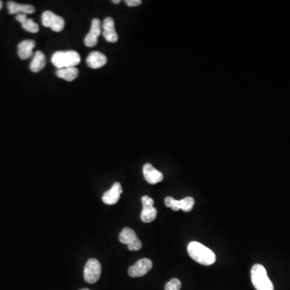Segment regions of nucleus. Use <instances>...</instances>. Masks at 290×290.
Masks as SVG:
<instances>
[{
	"mask_svg": "<svg viewBox=\"0 0 290 290\" xmlns=\"http://www.w3.org/2000/svg\"><path fill=\"white\" fill-rule=\"evenodd\" d=\"M187 251L191 258L200 265L210 266L216 261L214 252L198 242H191Z\"/></svg>",
	"mask_w": 290,
	"mask_h": 290,
	"instance_id": "nucleus-1",
	"label": "nucleus"
},
{
	"mask_svg": "<svg viewBox=\"0 0 290 290\" xmlns=\"http://www.w3.org/2000/svg\"><path fill=\"white\" fill-rule=\"evenodd\" d=\"M53 66L58 69L76 67L81 62V57L78 52L74 50L57 51L53 53L51 58Z\"/></svg>",
	"mask_w": 290,
	"mask_h": 290,
	"instance_id": "nucleus-2",
	"label": "nucleus"
},
{
	"mask_svg": "<svg viewBox=\"0 0 290 290\" xmlns=\"http://www.w3.org/2000/svg\"><path fill=\"white\" fill-rule=\"evenodd\" d=\"M252 282L256 290H274L271 280L268 277L267 271L263 265H255L251 270Z\"/></svg>",
	"mask_w": 290,
	"mask_h": 290,
	"instance_id": "nucleus-3",
	"label": "nucleus"
},
{
	"mask_svg": "<svg viewBox=\"0 0 290 290\" xmlns=\"http://www.w3.org/2000/svg\"><path fill=\"white\" fill-rule=\"evenodd\" d=\"M119 241L127 245L130 251H139L142 248V243L137 237L136 232L129 227L123 228L119 234Z\"/></svg>",
	"mask_w": 290,
	"mask_h": 290,
	"instance_id": "nucleus-4",
	"label": "nucleus"
},
{
	"mask_svg": "<svg viewBox=\"0 0 290 290\" xmlns=\"http://www.w3.org/2000/svg\"><path fill=\"white\" fill-rule=\"evenodd\" d=\"M102 273V266L99 261L95 258L87 261L84 269V279L89 284H94L99 280Z\"/></svg>",
	"mask_w": 290,
	"mask_h": 290,
	"instance_id": "nucleus-5",
	"label": "nucleus"
},
{
	"mask_svg": "<svg viewBox=\"0 0 290 290\" xmlns=\"http://www.w3.org/2000/svg\"><path fill=\"white\" fill-rule=\"evenodd\" d=\"M43 25L46 28H50L54 32H62L65 28V20L60 15H56L51 11H45L42 14Z\"/></svg>",
	"mask_w": 290,
	"mask_h": 290,
	"instance_id": "nucleus-6",
	"label": "nucleus"
},
{
	"mask_svg": "<svg viewBox=\"0 0 290 290\" xmlns=\"http://www.w3.org/2000/svg\"><path fill=\"white\" fill-rule=\"evenodd\" d=\"M195 201L192 197H185L184 199L176 200L174 197H165V204L167 207L172 208L174 211L182 210L185 212H190L192 210L194 205Z\"/></svg>",
	"mask_w": 290,
	"mask_h": 290,
	"instance_id": "nucleus-7",
	"label": "nucleus"
},
{
	"mask_svg": "<svg viewBox=\"0 0 290 290\" xmlns=\"http://www.w3.org/2000/svg\"><path fill=\"white\" fill-rule=\"evenodd\" d=\"M153 262L148 258L140 259L135 265L128 269V274L131 278H141L150 271Z\"/></svg>",
	"mask_w": 290,
	"mask_h": 290,
	"instance_id": "nucleus-8",
	"label": "nucleus"
},
{
	"mask_svg": "<svg viewBox=\"0 0 290 290\" xmlns=\"http://www.w3.org/2000/svg\"><path fill=\"white\" fill-rule=\"evenodd\" d=\"M143 210L140 214V218L144 222H151L157 218V210L153 206L154 201L148 196L142 197Z\"/></svg>",
	"mask_w": 290,
	"mask_h": 290,
	"instance_id": "nucleus-9",
	"label": "nucleus"
},
{
	"mask_svg": "<svg viewBox=\"0 0 290 290\" xmlns=\"http://www.w3.org/2000/svg\"><path fill=\"white\" fill-rule=\"evenodd\" d=\"M101 34H102V23L100 19H94L91 23V31L84 39V44L86 46L92 48L97 45V39Z\"/></svg>",
	"mask_w": 290,
	"mask_h": 290,
	"instance_id": "nucleus-10",
	"label": "nucleus"
},
{
	"mask_svg": "<svg viewBox=\"0 0 290 290\" xmlns=\"http://www.w3.org/2000/svg\"><path fill=\"white\" fill-rule=\"evenodd\" d=\"M123 193V189L119 182H115L112 187L102 195V201L106 205H114L119 201L120 195Z\"/></svg>",
	"mask_w": 290,
	"mask_h": 290,
	"instance_id": "nucleus-11",
	"label": "nucleus"
},
{
	"mask_svg": "<svg viewBox=\"0 0 290 290\" xmlns=\"http://www.w3.org/2000/svg\"><path fill=\"white\" fill-rule=\"evenodd\" d=\"M144 178L149 184L155 185L162 182L164 175L161 172L155 169L151 164H145L143 168Z\"/></svg>",
	"mask_w": 290,
	"mask_h": 290,
	"instance_id": "nucleus-12",
	"label": "nucleus"
},
{
	"mask_svg": "<svg viewBox=\"0 0 290 290\" xmlns=\"http://www.w3.org/2000/svg\"><path fill=\"white\" fill-rule=\"evenodd\" d=\"M102 36L106 39L107 42L115 43L119 40V36L117 34L114 28V19L111 17H107L104 19L102 23Z\"/></svg>",
	"mask_w": 290,
	"mask_h": 290,
	"instance_id": "nucleus-13",
	"label": "nucleus"
},
{
	"mask_svg": "<svg viewBox=\"0 0 290 290\" xmlns=\"http://www.w3.org/2000/svg\"><path fill=\"white\" fill-rule=\"evenodd\" d=\"M107 58L103 53L95 51L90 53L87 57V63L91 69H99L106 65Z\"/></svg>",
	"mask_w": 290,
	"mask_h": 290,
	"instance_id": "nucleus-14",
	"label": "nucleus"
},
{
	"mask_svg": "<svg viewBox=\"0 0 290 290\" xmlns=\"http://www.w3.org/2000/svg\"><path fill=\"white\" fill-rule=\"evenodd\" d=\"M36 46L34 40H23L18 45V55L22 60L29 59L33 55V49Z\"/></svg>",
	"mask_w": 290,
	"mask_h": 290,
	"instance_id": "nucleus-15",
	"label": "nucleus"
},
{
	"mask_svg": "<svg viewBox=\"0 0 290 290\" xmlns=\"http://www.w3.org/2000/svg\"><path fill=\"white\" fill-rule=\"evenodd\" d=\"M9 14H32L36 11L34 6L29 4H20L17 2L9 1L7 2Z\"/></svg>",
	"mask_w": 290,
	"mask_h": 290,
	"instance_id": "nucleus-16",
	"label": "nucleus"
},
{
	"mask_svg": "<svg viewBox=\"0 0 290 290\" xmlns=\"http://www.w3.org/2000/svg\"><path fill=\"white\" fill-rule=\"evenodd\" d=\"M15 19L21 23L22 28L31 33H36L39 32V25L32 19H28L25 14H18L15 16Z\"/></svg>",
	"mask_w": 290,
	"mask_h": 290,
	"instance_id": "nucleus-17",
	"label": "nucleus"
},
{
	"mask_svg": "<svg viewBox=\"0 0 290 290\" xmlns=\"http://www.w3.org/2000/svg\"><path fill=\"white\" fill-rule=\"evenodd\" d=\"M45 65H46V57L45 54L41 51H37L35 53L32 62L30 64V70L33 73H38L45 68Z\"/></svg>",
	"mask_w": 290,
	"mask_h": 290,
	"instance_id": "nucleus-18",
	"label": "nucleus"
},
{
	"mask_svg": "<svg viewBox=\"0 0 290 290\" xmlns=\"http://www.w3.org/2000/svg\"><path fill=\"white\" fill-rule=\"evenodd\" d=\"M57 76L60 79H64L67 82H72L79 77V70L76 67L70 68L58 69L56 72Z\"/></svg>",
	"mask_w": 290,
	"mask_h": 290,
	"instance_id": "nucleus-19",
	"label": "nucleus"
},
{
	"mask_svg": "<svg viewBox=\"0 0 290 290\" xmlns=\"http://www.w3.org/2000/svg\"><path fill=\"white\" fill-rule=\"evenodd\" d=\"M182 283L177 278H173L165 285V290H181Z\"/></svg>",
	"mask_w": 290,
	"mask_h": 290,
	"instance_id": "nucleus-20",
	"label": "nucleus"
},
{
	"mask_svg": "<svg viewBox=\"0 0 290 290\" xmlns=\"http://www.w3.org/2000/svg\"><path fill=\"white\" fill-rule=\"evenodd\" d=\"M127 6H136L142 3L141 0H127L126 1Z\"/></svg>",
	"mask_w": 290,
	"mask_h": 290,
	"instance_id": "nucleus-21",
	"label": "nucleus"
},
{
	"mask_svg": "<svg viewBox=\"0 0 290 290\" xmlns=\"http://www.w3.org/2000/svg\"><path fill=\"white\" fill-rule=\"evenodd\" d=\"M120 0H113L112 2H114V4H119L120 3Z\"/></svg>",
	"mask_w": 290,
	"mask_h": 290,
	"instance_id": "nucleus-22",
	"label": "nucleus"
},
{
	"mask_svg": "<svg viewBox=\"0 0 290 290\" xmlns=\"http://www.w3.org/2000/svg\"><path fill=\"white\" fill-rule=\"evenodd\" d=\"M2 1H0V10H1V8H2Z\"/></svg>",
	"mask_w": 290,
	"mask_h": 290,
	"instance_id": "nucleus-23",
	"label": "nucleus"
},
{
	"mask_svg": "<svg viewBox=\"0 0 290 290\" xmlns=\"http://www.w3.org/2000/svg\"><path fill=\"white\" fill-rule=\"evenodd\" d=\"M88 290V289H82V290Z\"/></svg>",
	"mask_w": 290,
	"mask_h": 290,
	"instance_id": "nucleus-24",
	"label": "nucleus"
}]
</instances>
